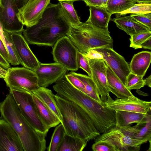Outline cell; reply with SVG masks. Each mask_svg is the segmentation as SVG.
<instances>
[{
	"label": "cell",
	"instance_id": "obj_16",
	"mask_svg": "<svg viewBox=\"0 0 151 151\" xmlns=\"http://www.w3.org/2000/svg\"><path fill=\"white\" fill-rule=\"evenodd\" d=\"M91 76L101 101L104 103L109 94L107 86V65L103 60H88Z\"/></svg>",
	"mask_w": 151,
	"mask_h": 151
},
{
	"label": "cell",
	"instance_id": "obj_26",
	"mask_svg": "<svg viewBox=\"0 0 151 151\" xmlns=\"http://www.w3.org/2000/svg\"><path fill=\"white\" fill-rule=\"evenodd\" d=\"M73 1H59L58 4L63 15L71 26L80 24L81 22L73 5Z\"/></svg>",
	"mask_w": 151,
	"mask_h": 151
},
{
	"label": "cell",
	"instance_id": "obj_29",
	"mask_svg": "<svg viewBox=\"0 0 151 151\" xmlns=\"http://www.w3.org/2000/svg\"><path fill=\"white\" fill-rule=\"evenodd\" d=\"M135 4L130 0H108L106 8L112 15L124 11Z\"/></svg>",
	"mask_w": 151,
	"mask_h": 151
},
{
	"label": "cell",
	"instance_id": "obj_43",
	"mask_svg": "<svg viewBox=\"0 0 151 151\" xmlns=\"http://www.w3.org/2000/svg\"><path fill=\"white\" fill-rule=\"evenodd\" d=\"M0 65L5 69H8L10 67L9 63L8 62L0 53Z\"/></svg>",
	"mask_w": 151,
	"mask_h": 151
},
{
	"label": "cell",
	"instance_id": "obj_4",
	"mask_svg": "<svg viewBox=\"0 0 151 151\" xmlns=\"http://www.w3.org/2000/svg\"><path fill=\"white\" fill-rule=\"evenodd\" d=\"M54 96L66 134L88 142L100 134L88 116L78 105L56 94Z\"/></svg>",
	"mask_w": 151,
	"mask_h": 151
},
{
	"label": "cell",
	"instance_id": "obj_10",
	"mask_svg": "<svg viewBox=\"0 0 151 151\" xmlns=\"http://www.w3.org/2000/svg\"><path fill=\"white\" fill-rule=\"evenodd\" d=\"M22 32L9 33L14 45L20 64L25 68L35 71L40 62L29 48Z\"/></svg>",
	"mask_w": 151,
	"mask_h": 151
},
{
	"label": "cell",
	"instance_id": "obj_31",
	"mask_svg": "<svg viewBox=\"0 0 151 151\" xmlns=\"http://www.w3.org/2000/svg\"><path fill=\"white\" fill-rule=\"evenodd\" d=\"M151 13V4L138 3L135 4L127 9L116 14V18L120 17L128 14H137Z\"/></svg>",
	"mask_w": 151,
	"mask_h": 151
},
{
	"label": "cell",
	"instance_id": "obj_11",
	"mask_svg": "<svg viewBox=\"0 0 151 151\" xmlns=\"http://www.w3.org/2000/svg\"><path fill=\"white\" fill-rule=\"evenodd\" d=\"M18 11L14 0H0V23L4 31L22 32L24 25L17 17Z\"/></svg>",
	"mask_w": 151,
	"mask_h": 151
},
{
	"label": "cell",
	"instance_id": "obj_32",
	"mask_svg": "<svg viewBox=\"0 0 151 151\" xmlns=\"http://www.w3.org/2000/svg\"><path fill=\"white\" fill-rule=\"evenodd\" d=\"M6 47L8 53L9 63L15 66L20 64L17 58L15 47L9 33L4 30Z\"/></svg>",
	"mask_w": 151,
	"mask_h": 151
},
{
	"label": "cell",
	"instance_id": "obj_46",
	"mask_svg": "<svg viewBox=\"0 0 151 151\" xmlns=\"http://www.w3.org/2000/svg\"><path fill=\"white\" fill-rule=\"evenodd\" d=\"M4 30L3 29V28L2 27L1 24L0 23V38L2 40L5 46L6 47L5 37L4 34Z\"/></svg>",
	"mask_w": 151,
	"mask_h": 151
},
{
	"label": "cell",
	"instance_id": "obj_17",
	"mask_svg": "<svg viewBox=\"0 0 151 151\" xmlns=\"http://www.w3.org/2000/svg\"><path fill=\"white\" fill-rule=\"evenodd\" d=\"M0 151H24L17 134L10 124L1 116Z\"/></svg>",
	"mask_w": 151,
	"mask_h": 151
},
{
	"label": "cell",
	"instance_id": "obj_21",
	"mask_svg": "<svg viewBox=\"0 0 151 151\" xmlns=\"http://www.w3.org/2000/svg\"><path fill=\"white\" fill-rule=\"evenodd\" d=\"M151 61V52L142 51L135 54L129 64L131 72L143 77Z\"/></svg>",
	"mask_w": 151,
	"mask_h": 151
},
{
	"label": "cell",
	"instance_id": "obj_7",
	"mask_svg": "<svg viewBox=\"0 0 151 151\" xmlns=\"http://www.w3.org/2000/svg\"><path fill=\"white\" fill-rule=\"evenodd\" d=\"M22 116L36 131L45 137L49 130L37 113L32 93L10 90Z\"/></svg>",
	"mask_w": 151,
	"mask_h": 151
},
{
	"label": "cell",
	"instance_id": "obj_27",
	"mask_svg": "<svg viewBox=\"0 0 151 151\" xmlns=\"http://www.w3.org/2000/svg\"><path fill=\"white\" fill-rule=\"evenodd\" d=\"M69 73L78 78L83 83L85 87L86 95L100 103L102 104H105V103L101 101L95 83L91 77L73 71L70 72Z\"/></svg>",
	"mask_w": 151,
	"mask_h": 151
},
{
	"label": "cell",
	"instance_id": "obj_8",
	"mask_svg": "<svg viewBox=\"0 0 151 151\" xmlns=\"http://www.w3.org/2000/svg\"><path fill=\"white\" fill-rule=\"evenodd\" d=\"M7 70L4 79L10 90L32 93L39 87L38 77L34 71L24 67L9 68Z\"/></svg>",
	"mask_w": 151,
	"mask_h": 151
},
{
	"label": "cell",
	"instance_id": "obj_35",
	"mask_svg": "<svg viewBox=\"0 0 151 151\" xmlns=\"http://www.w3.org/2000/svg\"><path fill=\"white\" fill-rule=\"evenodd\" d=\"M77 62L78 68L82 69L88 74V76H91V72L88 60L83 54L78 51L77 54Z\"/></svg>",
	"mask_w": 151,
	"mask_h": 151
},
{
	"label": "cell",
	"instance_id": "obj_48",
	"mask_svg": "<svg viewBox=\"0 0 151 151\" xmlns=\"http://www.w3.org/2000/svg\"><path fill=\"white\" fill-rule=\"evenodd\" d=\"M136 2L151 4V0H136Z\"/></svg>",
	"mask_w": 151,
	"mask_h": 151
},
{
	"label": "cell",
	"instance_id": "obj_45",
	"mask_svg": "<svg viewBox=\"0 0 151 151\" xmlns=\"http://www.w3.org/2000/svg\"><path fill=\"white\" fill-rule=\"evenodd\" d=\"M144 84L145 86H147L149 87H151V75H150L146 78L143 79Z\"/></svg>",
	"mask_w": 151,
	"mask_h": 151
},
{
	"label": "cell",
	"instance_id": "obj_44",
	"mask_svg": "<svg viewBox=\"0 0 151 151\" xmlns=\"http://www.w3.org/2000/svg\"><path fill=\"white\" fill-rule=\"evenodd\" d=\"M29 0H14L16 6L18 9L23 7Z\"/></svg>",
	"mask_w": 151,
	"mask_h": 151
},
{
	"label": "cell",
	"instance_id": "obj_28",
	"mask_svg": "<svg viewBox=\"0 0 151 151\" xmlns=\"http://www.w3.org/2000/svg\"><path fill=\"white\" fill-rule=\"evenodd\" d=\"M136 131L132 138L141 145L151 139V115H148L147 121L144 124H137Z\"/></svg>",
	"mask_w": 151,
	"mask_h": 151
},
{
	"label": "cell",
	"instance_id": "obj_42",
	"mask_svg": "<svg viewBox=\"0 0 151 151\" xmlns=\"http://www.w3.org/2000/svg\"><path fill=\"white\" fill-rule=\"evenodd\" d=\"M141 47L144 49H151V37L144 41L141 45Z\"/></svg>",
	"mask_w": 151,
	"mask_h": 151
},
{
	"label": "cell",
	"instance_id": "obj_47",
	"mask_svg": "<svg viewBox=\"0 0 151 151\" xmlns=\"http://www.w3.org/2000/svg\"><path fill=\"white\" fill-rule=\"evenodd\" d=\"M7 70L0 67V78L4 79L6 77Z\"/></svg>",
	"mask_w": 151,
	"mask_h": 151
},
{
	"label": "cell",
	"instance_id": "obj_6",
	"mask_svg": "<svg viewBox=\"0 0 151 151\" xmlns=\"http://www.w3.org/2000/svg\"><path fill=\"white\" fill-rule=\"evenodd\" d=\"M134 127L116 126L95 139V142H105L114 145L117 151H138L141 145L132 138Z\"/></svg>",
	"mask_w": 151,
	"mask_h": 151
},
{
	"label": "cell",
	"instance_id": "obj_51",
	"mask_svg": "<svg viewBox=\"0 0 151 151\" xmlns=\"http://www.w3.org/2000/svg\"><path fill=\"white\" fill-rule=\"evenodd\" d=\"M131 1H132L134 2V3H135L136 2V0H130Z\"/></svg>",
	"mask_w": 151,
	"mask_h": 151
},
{
	"label": "cell",
	"instance_id": "obj_36",
	"mask_svg": "<svg viewBox=\"0 0 151 151\" xmlns=\"http://www.w3.org/2000/svg\"><path fill=\"white\" fill-rule=\"evenodd\" d=\"M130 16L137 22L151 29V13L131 14Z\"/></svg>",
	"mask_w": 151,
	"mask_h": 151
},
{
	"label": "cell",
	"instance_id": "obj_2",
	"mask_svg": "<svg viewBox=\"0 0 151 151\" xmlns=\"http://www.w3.org/2000/svg\"><path fill=\"white\" fill-rule=\"evenodd\" d=\"M57 94L76 104L89 117L100 134L107 132L117 124L116 111L102 104L73 86L67 80L59 86Z\"/></svg>",
	"mask_w": 151,
	"mask_h": 151
},
{
	"label": "cell",
	"instance_id": "obj_38",
	"mask_svg": "<svg viewBox=\"0 0 151 151\" xmlns=\"http://www.w3.org/2000/svg\"><path fill=\"white\" fill-rule=\"evenodd\" d=\"M65 76L67 79L73 86L86 94L85 86L80 79L70 73H66Z\"/></svg>",
	"mask_w": 151,
	"mask_h": 151
},
{
	"label": "cell",
	"instance_id": "obj_13",
	"mask_svg": "<svg viewBox=\"0 0 151 151\" xmlns=\"http://www.w3.org/2000/svg\"><path fill=\"white\" fill-rule=\"evenodd\" d=\"M109 108L115 111H125L147 114L151 112V102L140 99L135 96L126 99L113 100L109 94L104 102Z\"/></svg>",
	"mask_w": 151,
	"mask_h": 151
},
{
	"label": "cell",
	"instance_id": "obj_41",
	"mask_svg": "<svg viewBox=\"0 0 151 151\" xmlns=\"http://www.w3.org/2000/svg\"><path fill=\"white\" fill-rule=\"evenodd\" d=\"M87 6H103L102 0H82Z\"/></svg>",
	"mask_w": 151,
	"mask_h": 151
},
{
	"label": "cell",
	"instance_id": "obj_18",
	"mask_svg": "<svg viewBox=\"0 0 151 151\" xmlns=\"http://www.w3.org/2000/svg\"><path fill=\"white\" fill-rule=\"evenodd\" d=\"M106 65L107 86L109 92H111L118 99H126L134 96L131 91L127 88Z\"/></svg>",
	"mask_w": 151,
	"mask_h": 151
},
{
	"label": "cell",
	"instance_id": "obj_12",
	"mask_svg": "<svg viewBox=\"0 0 151 151\" xmlns=\"http://www.w3.org/2000/svg\"><path fill=\"white\" fill-rule=\"evenodd\" d=\"M94 49L102 55L103 60L126 86L127 77L131 71L129 64L124 58L113 49L101 47Z\"/></svg>",
	"mask_w": 151,
	"mask_h": 151
},
{
	"label": "cell",
	"instance_id": "obj_40",
	"mask_svg": "<svg viewBox=\"0 0 151 151\" xmlns=\"http://www.w3.org/2000/svg\"><path fill=\"white\" fill-rule=\"evenodd\" d=\"M0 53L4 58L9 63V59L8 53L6 47L0 38Z\"/></svg>",
	"mask_w": 151,
	"mask_h": 151
},
{
	"label": "cell",
	"instance_id": "obj_15",
	"mask_svg": "<svg viewBox=\"0 0 151 151\" xmlns=\"http://www.w3.org/2000/svg\"><path fill=\"white\" fill-rule=\"evenodd\" d=\"M67 70L61 64L55 62L49 63H40L34 71L36 74L40 86L47 87L56 82L65 74Z\"/></svg>",
	"mask_w": 151,
	"mask_h": 151
},
{
	"label": "cell",
	"instance_id": "obj_34",
	"mask_svg": "<svg viewBox=\"0 0 151 151\" xmlns=\"http://www.w3.org/2000/svg\"><path fill=\"white\" fill-rule=\"evenodd\" d=\"M151 37V31L140 33L130 36V47L136 49L141 48V44Z\"/></svg>",
	"mask_w": 151,
	"mask_h": 151
},
{
	"label": "cell",
	"instance_id": "obj_24",
	"mask_svg": "<svg viewBox=\"0 0 151 151\" xmlns=\"http://www.w3.org/2000/svg\"><path fill=\"white\" fill-rule=\"evenodd\" d=\"M116 113L117 125L122 127H126L134 123H145L148 115L151 112L144 114L128 111H116Z\"/></svg>",
	"mask_w": 151,
	"mask_h": 151
},
{
	"label": "cell",
	"instance_id": "obj_22",
	"mask_svg": "<svg viewBox=\"0 0 151 151\" xmlns=\"http://www.w3.org/2000/svg\"><path fill=\"white\" fill-rule=\"evenodd\" d=\"M90 15L86 22L99 28L108 29L111 14L104 6H90Z\"/></svg>",
	"mask_w": 151,
	"mask_h": 151
},
{
	"label": "cell",
	"instance_id": "obj_37",
	"mask_svg": "<svg viewBox=\"0 0 151 151\" xmlns=\"http://www.w3.org/2000/svg\"><path fill=\"white\" fill-rule=\"evenodd\" d=\"M91 148L93 151H117L114 145L105 142H95Z\"/></svg>",
	"mask_w": 151,
	"mask_h": 151
},
{
	"label": "cell",
	"instance_id": "obj_9",
	"mask_svg": "<svg viewBox=\"0 0 151 151\" xmlns=\"http://www.w3.org/2000/svg\"><path fill=\"white\" fill-rule=\"evenodd\" d=\"M53 46L52 54L55 62L63 66L67 70H78V51L67 36L58 40Z\"/></svg>",
	"mask_w": 151,
	"mask_h": 151
},
{
	"label": "cell",
	"instance_id": "obj_30",
	"mask_svg": "<svg viewBox=\"0 0 151 151\" xmlns=\"http://www.w3.org/2000/svg\"><path fill=\"white\" fill-rule=\"evenodd\" d=\"M65 134L63 125L60 123L55 129L49 145L47 148V150L48 151H58Z\"/></svg>",
	"mask_w": 151,
	"mask_h": 151
},
{
	"label": "cell",
	"instance_id": "obj_19",
	"mask_svg": "<svg viewBox=\"0 0 151 151\" xmlns=\"http://www.w3.org/2000/svg\"><path fill=\"white\" fill-rule=\"evenodd\" d=\"M117 27L131 36L140 33L151 31V29L140 23L130 15L111 19Z\"/></svg>",
	"mask_w": 151,
	"mask_h": 151
},
{
	"label": "cell",
	"instance_id": "obj_1",
	"mask_svg": "<svg viewBox=\"0 0 151 151\" xmlns=\"http://www.w3.org/2000/svg\"><path fill=\"white\" fill-rule=\"evenodd\" d=\"M71 26L62 13L58 3H50L39 21L23 29L22 32L29 44L52 46L58 40L66 36Z\"/></svg>",
	"mask_w": 151,
	"mask_h": 151
},
{
	"label": "cell",
	"instance_id": "obj_50",
	"mask_svg": "<svg viewBox=\"0 0 151 151\" xmlns=\"http://www.w3.org/2000/svg\"><path fill=\"white\" fill-rule=\"evenodd\" d=\"M59 1H82V0H58Z\"/></svg>",
	"mask_w": 151,
	"mask_h": 151
},
{
	"label": "cell",
	"instance_id": "obj_5",
	"mask_svg": "<svg viewBox=\"0 0 151 151\" xmlns=\"http://www.w3.org/2000/svg\"><path fill=\"white\" fill-rule=\"evenodd\" d=\"M66 36L82 54L99 48L113 49V41L108 29L99 28L86 22L71 26Z\"/></svg>",
	"mask_w": 151,
	"mask_h": 151
},
{
	"label": "cell",
	"instance_id": "obj_3",
	"mask_svg": "<svg viewBox=\"0 0 151 151\" xmlns=\"http://www.w3.org/2000/svg\"><path fill=\"white\" fill-rule=\"evenodd\" d=\"M1 116L8 122L19 136L24 151H44L46 137L34 129L21 114L12 94H7L0 102Z\"/></svg>",
	"mask_w": 151,
	"mask_h": 151
},
{
	"label": "cell",
	"instance_id": "obj_39",
	"mask_svg": "<svg viewBox=\"0 0 151 151\" xmlns=\"http://www.w3.org/2000/svg\"><path fill=\"white\" fill-rule=\"evenodd\" d=\"M88 60L90 59H99L103 60L102 55L94 49L89 50L86 53L83 54Z\"/></svg>",
	"mask_w": 151,
	"mask_h": 151
},
{
	"label": "cell",
	"instance_id": "obj_25",
	"mask_svg": "<svg viewBox=\"0 0 151 151\" xmlns=\"http://www.w3.org/2000/svg\"><path fill=\"white\" fill-rule=\"evenodd\" d=\"M88 142L80 138L65 134L58 151H81Z\"/></svg>",
	"mask_w": 151,
	"mask_h": 151
},
{
	"label": "cell",
	"instance_id": "obj_33",
	"mask_svg": "<svg viewBox=\"0 0 151 151\" xmlns=\"http://www.w3.org/2000/svg\"><path fill=\"white\" fill-rule=\"evenodd\" d=\"M144 86L143 77L130 73L127 78L126 87L129 90H138Z\"/></svg>",
	"mask_w": 151,
	"mask_h": 151
},
{
	"label": "cell",
	"instance_id": "obj_14",
	"mask_svg": "<svg viewBox=\"0 0 151 151\" xmlns=\"http://www.w3.org/2000/svg\"><path fill=\"white\" fill-rule=\"evenodd\" d=\"M50 0H29L17 14L19 21L26 27L36 24L41 18Z\"/></svg>",
	"mask_w": 151,
	"mask_h": 151
},
{
	"label": "cell",
	"instance_id": "obj_49",
	"mask_svg": "<svg viewBox=\"0 0 151 151\" xmlns=\"http://www.w3.org/2000/svg\"><path fill=\"white\" fill-rule=\"evenodd\" d=\"M108 0H102L103 6L106 7Z\"/></svg>",
	"mask_w": 151,
	"mask_h": 151
},
{
	"label": "cell",
	"instance_id": "obj_23",
	"mask_svg": "<svg viewBox=\"0 0 151 151\" xmlns=\"http://www.w3.org/2000/svg\"><path fill=\"white\" fill-rule=\"evenodd\" d=\"M34 94L39 99L57 116L62 123V117L52 91L46 87L39 86L37 89L33 92Z\"/></svg>",
	"mask_w": 151,
	"mask_h": 151
},
{
	"label": "cell",
	"instance_id": "obj_20",
	"mask_svg": "<svg viewBox=\"0 0 151 151\" xmlns=\"http://www.w3.org/2000/svg\"><path fill=\"white\" fill-rule=\"evenodd\" d=\"M32 94L35 105L40 118L48 129L60 123L57 116L37 96Z\"/></svg>",
	"mask_w": 151,
	"mask_h": 151
}]
</instances>
